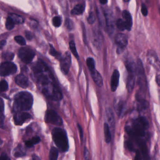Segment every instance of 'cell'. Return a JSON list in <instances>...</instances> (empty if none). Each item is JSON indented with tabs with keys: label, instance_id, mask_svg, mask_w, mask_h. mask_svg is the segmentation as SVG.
I'll return each mask as SVG.
<instances>
[{
	"label": "cell",
	"instance_id": "1",
	"mask_svg": "<svg viewBox=\"0 0 160 160\" xmlns=\"http://www.w3.org/2000/svg\"><path fill=\"white\" fill-rule=\"evenodd\" d=\"M34 77L41 92L46 97L54 101H60L63 95L49 67L43 62L38 61L32 67Z\"/></svg>",
	"mask_w": 160,
	"mask_h": 160
},
{
	"label": "cell",
	"instance_id": "2",
	"mask_svg": "<svg viewBox=\"0 0 160 160\" xmlns=\"http://www.w3.org/2000/svg\"><path fill=\"white\" fill-rule=\"evenodd\" d=\"M149 128V123L146 118H138L132 121L130 125L126 128L127 133L137 140L138 143L144 142L146 137V131Z\"/></svg>",
	"mask_w": 160,
	"mask_h": 160
},
{
	"label": "cell",
	"instance_id": "3",
	"mask_svg": "<svg viewBox=\"0 0 160 160\" xmlns=\"http://www.w3.org/2000/svg\"><path fill=\"white\" fill-rule=\"evenodd\" d=\"M34 98L31 93L27 91L19 92L14 98V110L17 112L29 111L33 106Z\"/></svg>",
	"mask_w": 160,
	"mask_h": 160
},
{
	"label": "cell",
	"instance_id": "4",
	"mask_svg": "<svg viewBox=\"0 0 160 160\" xmlns=\"http://www.w3.org/2000/svg\"><path fill=\"white\" fill-rule=\"evenodd\" d=\"M52 139L55 145L61 152H67L69 143L65 130L59 128H54L52 132Z\"/></svg>",
	"mask_w": 160,
	"mask_h": 160
},
{
	"label": "cell",
	"instance_id": "5",
	"mask_svg": "<svg viewBox=\"0 0 160 160\" xmlns=\"http://www.w3.org/2000/svg\"><path fill=\"white\" fill-rule=\"evenodd\" d=\"M45 122L48 124L55 126H61L63 125V120L61 117L54 110H49L46 112L45 116Z\"/></svg>",
	"mask_w": 160,
	"mask_h": 160
},
{
	"label": "cell",
	"instance_id": "6",
	"mask_svg": "<svg viewBox=\"0 0 160 160\" xmlns=\"http://www.w3.org/2000/svg\"><path fill=\"white\" fill-rule=\"evenodd\" d=\"M35 55L34 52L29 48H23L19 50V57L23 63L26 64L30 63L32 62Z\"/></svg>",
	"mask_w": 160,
	"mask_h": 160
},
{
	"label": "cell",
	"instance_id": "7",
	"mask_svg": "<svg viewBox=\"0 0 160 160\" xmlns=\"http://www.w3.org/2000/svg\"><path fill=\"white\" fill-rule=\"evenodd\" d=\"M17 71V66L10 62H6L1 64L0 74L2 77H6L15 74Z\"/></svg>",
	"mask_w": 160,
	"mask_h": 160
},
{
	"label": "cell",
	"instance_id": "8",
	"mask_svg": "<svg viewBox=\"0 0 160 160\" xmlns=\"http://www.w3.org/2000/svg\"><path fill=\"white\" fill-rule=\"evenodd\" d=\"M137 73L138 77V83L142 88L144 89L147 85L146 79L144 69L141 60H139L137 64Z\"/></svg>",
	"mask_w": 160,
	"mask_h": 160
},
{
	"label": "cell",
	"instance_id": "9",
	"mask_svg": "<svg viewBox=\"0 0 160 160\" xmlns=\"http://www.w3.org/2000/svg\"><path fill=\"white\" fill-rule=\"evenodd\" d=\"M71 64L70 54L67 52L64 57L60 58V66L62 72L65 75L68 74Z\"/></svg>",
	"mask_w": 160,
	"mask_h": 160
},
{
	"label": "cell",
	"instance_id": "10",
	"mask_svg": "<svg viewBox=\"0 0 160 160\" xmlns=\"http://www.w3.org/2000/svg\"><path fill=\"white\" fill-rule=\"evenodd\" d=\"M31 118L32 116L28 113L17 112L14 115V123L17 126H21L27 120Z\"/></svg>",
	"mask_w": 160,
	"mask_h": 160
},
{
	"label": "cell",
	"instance_id": "11",
	"mask_svg": "<svg viewBox=\"0 0 160 160\" xmlns=\"http://www.w3.org/2000/svg\"><path fill=\"white\" fill-rule=\"evenodd\" d=\"M116 43L118 47V51H122L126 47L128 44V39L126 36L123 33L117 34L115 37Z\"/></svg>",
	"mask_w": 160,
	"mask_h": 160
},
{
	"label": "cell",
	"instance_id": "12",
	"mask_svg": "<svg viewBox=\"0 0 160 160\" xmlns=\"http://www.w3.org/2000/svg\"><path fill=\"white\" fill-rule=\"evenodd\" d=\"M106 28L109 34L112 35L114 31V21L112 15L110 12L105 14Z\"/></svg>",
	"mask_w": 160,
	"mask_h": 160
},
{
	"label": "cell",
	"instance_id": "13",
	"mask_svg": "<svg viewBox=\"0 0 160 160\" xmlns=\"http://www.w3.org/2000/svg\"><path fill=\"white\" fill-rule=\"evenodd\" d=\"M120 74L117 70H115L112 75L111 79V89L112 91L115 92L117 89L119 85Z\"/></svg>",
	"mask_w": 160,
	"mask_h": 160
},
{
	"label": "cell",
	"instance_id": "14",
	"mask_svg": "<svg viewBox=\"0 0 160 160\" xmlns=\"http://www.w3.org/2000/svg\"><path fill=\"white\" fill-rule=\"evenodd\" d=\"M122 16L124 18V21L126 24V30L128 31H130L132 28V17L130 13L127 11V10H124L122 13Z\"/></svg>",
	"mask_w": 160,
	"mask_h": 160
},
{
	"label": "cell",
	"instance_id": "15",
	"mask_svg": "<svg viewBox=\"0 0 160 160\" xmlns=\"http://www.w3.org/2000/svg\"><path fill=\"white\" fill-rule=\"evenodd\" d=\"M125 102L121 98H117L115 100L114 102V108L116 114L118 116H120L122 114V112L124 110Z\"/></svg>",
	"mask_w": 160,
	"mask_h": 160
},
{
	"label": "cell",
	"instance_id": "16",
	"mask_svg": "<svg viewBox=\"0 0 160 160\" xmlns=\"http://www.w3.org/2000/svg\"><path fill=\"white\" fill-rule=\"evenodd\" d=\"M15 82L16 83L22 88H27L29 86V80L27 77L24 75H18L15 78Z\"/></svg>",
	"mask_w": 160,
	"mask_h": 160
},
{
	"label": "cell",
	"instance_id": "17",
	"mask_svg": "<svg viewBox=\"0 0 160 160\" xmlns=\"http://www.w3.org/2000/svg\"><path fill=\"white\" fill-rule=\"evenodd\" d=\"M90 72L92 78L96 84L99 87H102L103 85V79L101 74L96 70V69L91 70Z\"/></svg>",
	"mask_w": 160,
	"mask_h": 160
},
{
	"label": "cell",
	"instance_id": "18",
	"mask_svg": "<svg viewBox=\"0 0 160 160\" xmlns=\"http://www.w3.org/2000/svg\"><path fill=\"white\" fill-rule=\"evenodd\" d=\"M128 73L129 75L127 78V81L126 87L129 93H131V92H132L133 88H134L136 73L130 72V73Z\"/></svg>",
	"mask_w": 160,
	"mask_h": 160
},
{
	"label": "cell",
	"instance_id": "19",
	"mask_svg": "<svg viewBox=\"0 0 160 160\" xmlns=\"http://www.w3.org/2000/svg\"><path fill=\"white\" fill-rule=\"evenodd\" d=\"M26 152L21 145L19 144L15 148L13 155L16 158H22L26 156Z\"/></svg>",
	"mask_w": 160,
	"mask_h": 160
},
{
	"label": "cell",
	"instance_id": "20",
	"mask_svg": "<svg viewBox=\"0 0 160 160\" xmlns=\"http://www.w3.org/2000/svg\"><path fill=\"white\" fill-rule=\"evenodd\" d=\"M149 103L147 101L144 99H140L137 102V109L139 111H142L147 110L149 108Z\"/></svg>",
	"mask_w": 160,
	"mask_h": 160
},
{
	"label": "cell",
	"instance_id": "21",
	"mask_svg": "<svg viewBox=\"0 0 160 160\" xmlns=\"http://www.w3.org/2000/svg\"><path fill=\"white\" fill-rule=\"evenodd\" d=\"M106 116L108 123L111 126L115 124V117L113 112L111 108H108L106 110Z\"/></svg>",
	"mask_w": 160,
	"mask_h": 160
},
{
	"label": "cell",
	"instance_id": "22",
	"mask_svg": "<svg viewBox=\"0 0 160 160\" xmlns=\"http://www.w3.org/2000/svg\"><path fill=\"white\" fill-rule=\"evenodd\" d=\"M104 133L105 142L107 143H110L111 141V134L109 125L106 123L104 124Z\"/></svg>",
	"mask_w": 160,
	"mask_h": 160
},
{
	"label": "cell",
	"instance_id": "23",
	"mask_svg": "<svg viewBox=\"0 0 160 160\" xmlns=\"http://www.w3.org/2000/svg\"><path fill=\"white\" fill-rule=\"evenodd\" d=\"M40 138L39 136H35L33 137L31 140H28L25 142V145L28 148L33 147L35 145L37 144L40 142Z\"/></svg>",
	"mask_w": 160,
	"mask_h": 160
},
{
	"label": "cell",
	"instance_id": "24",
	"mask_svg": "<svg viewBox=\"0 0 160 160\" xmlns=\"http://www.w3.org/2000/svg\"><path fill=\"white\" fill-rule=\"evenodd\" d=\"M85 10V6L82 4H79L76 5L75 7L72 9L71 13L72 15H80L83 13Z\"/></svg>",
	"mask_w": 160,
	"mask_h": 160
},
{
	"label": "cell",
	"instance_id": "25",
	"mask_svg": "<svg viewBox=\"0 0 160 160\" xmlns=\"http://www.w3.org/2000/svg\"><path fill=\"white\" fill-rule=\"evenodd\" d=\"M8 17L13 20L15 24H22L24 22V19L23 18L18 14L11 13L8 15Z\"/></svg>",
	"mask_w": 160,
	"mask_h": 160
},
{
	"label": "cell",
	"instance_id": "26",
	"mask_svg": "<svg viewBox=\"0 0 160 160\" xmlns=\"http://www.w3.org/2000/svg\"><path fill=\"white\" fill-rule=\"evenodd\" d=\"M59 150L56 148L52 147L50 149L49 158V160H58Z\"/></svg>",
	"mask_w": 160,
	"mask_h": 160
},
{
	"label": "cell",
	"instance_id": "27",
	"mask_svg": "<svg viewBox=\"0 0 160 160\" xmlns=\"http://www.w3.org/2000/svg\"><path fill=\"white\" fill-rule=\"evenodd\" d=\"M101 38L100 35L98 33H94L93 35V42L94 45L97 48L101 46Z\"/></svg>",
	"mask_w": 160,
	"mask_h": 160
},
{
	"label": "cell",
	"instance_id": "28",
	"mask_svg": "<svg viewBox=\"0 0 160 160\" xmlns=\"http://www.w3.org/2000/svg\"><path fill=\"white\" fill-rule=\"evenodd\" d=\"M86 64L89 71L95 69V63L93 58H90V57L87 58L86 60Z\"/></svg>",
	"mask_w": 160,
	"mask_h": 160
},
{
	"label": "cell",
	"instance_id": "29",
	"mask_svg": "<svg viewBox=\"0 0 160 160\" xmlns=\"http://www.w3.org/2000/svg\"><path fill=\"white\" fill-rule=\"evenodd\" d=\"M70 48V50L72 52V54L74 56L77 58V59H79V55L78 54V52L77 51V49L76 48V45L74 41H70L69 43Z\"/></svg>",
	"mask_w": 160,
	"mask_h": 160
},
{
	"label": "cell",
	"instance_id": "30",
	"mask_svg": "<svg viewBox=\"0 0 160 160\" xmlns=\"http://www.w3.org/2000/svg\"><path fill=\"white\" fill-rule=\"evenodd\" d=\"M15 22L9 17H8L6 22V28L8 30H12L15 27Z\"/></svg>",
	"mask_w": 160,
	"mask_h": 160
},
{
	"label": "cell",
	"instance_id": "31",
	"mask_svg": "<svg viewBox=\"0 0 160 160\" xmlns=\"http://www.w3.org/2000/svg\"><path fill=\"white\" fill-rule=\"evenodd\" d=\"M116 25L117 28L121 31L126 30V24L125 21L122 19H118L116 22Z\"/></svg>",
	"mask_w": 160,
	"mask_h": 160
},
{
	"label": "cell",
	"instance_id": "32",
	"mask_svg": "<svg viewBox=\"0 0 160 160\" xmlns=\"http://www.w3.org/2000/svg\"><path fill=\"white\" fill-rule=\"evenodd\" d=\"M3 57L7 62H11L14 59V54L12 52H7L3 53Z\"/></svg>",
	"mask_w": 160,
	"mask_h": 160
},
{
	"label": "cell",
	"instance_id": "33",
	"mask_svg": "<svg viewBox=\"0 0 160 160\" xmlns=\"http://www.w3.org/2000/svg\"><path fill=\"white\" fill-rule=\"evenodd\" d=\"M15 40L18 44L20 46H24L26 45V41L23 37L21 36H17L15 37Z\"/></svg>",
	"mask_w": 160,
	"mask_h": 160
},
{
	"label": "cell",
	"instance_id": "34",
	"mask_svg": "<svg viewBox=\"0 0 160 160\" xmlns=\"http://www.w3.org/2000/svg\"><path fill=\"white\" fill-rule=\"evenodd\" d=\"M62 20L60 17L56 16L53 18V24L55 27H59L61 26Z\"/></svg>",
	"mask_w": 160,
	"mask_h": 160
},
{
	"label": "cell",
	"instance_id": "35",
	"mask_svg": "<svg viewBox=\"0 0 160 160\" xmlns=\"http://www.w3.org/2000/svg\"><path fill=\"white\" fill-rule=\"evenodd\" d=\"M8 86L7 82L5 80H3L1 82L0 90L1 92H5L8 89Z\"/></svg>",
	"mask_w": 160,
	"mask_h": 160
},
{
	"label": "cell",
	"instance_id": "36",
	"mask_svg": "<svg viewBox=\"0 0 160 160\" xmlns=\"http://www.w3.org/2000/svg\"><path fill=\"white\" fill-rule=\"evenodd\" d=\"M65 26L68 30L71 31L74 28V24L73 21L70 19H67L65 21Z\"/></svg>",
	"mask_w": 160,
	"mask_h": 160
},
{
	"label": "cell",
	"instance_id": "37",
	"mask_svg": "<svg viewBox=\"0 0 160 160\" xmlns=\"http://www.w3.org/2000/svg\"><path fill=\"white\" fill-rule=\"evenodd\" d=\"M49 53L51 55L54 56V57H59L60 56V54L55 50L53 46L51 45H50Z\"/></svg>",
	"mask_w": 160,
	"mask_h": 160
},
{
	"label": "cell",
	"instance_id": "38",
	"mask_svg": "<svg viewBox=\"0 0 160 160\" xmlns=\"http://www.w3.org/2000/svg\"><path fill=\"white\" fill-rule=\"evenodd\" d=\"M95 15L93 12H91L87 18V22L89 24H92L95 23Z\"/></svg>",
	"mask_w": 160,
	"mask_h": 160
},
{
	"label": "cell",
	"instance_id": "39",
	"mask_svg": "<svg viewBox=\"0 0 160 160\" xmlns=\"http://www.w3.org/2000/svg\"><path fill=\"white\" fill-rule=\"evenodd\" d=\"M78 128L79 129V133H80V139L81 143L82 144L84 140V132L80 124H78Z\"/></svg>",
	"mask_w": 160,
	"mask_h": 160
},
{
	"label": "cell",
	"instance_id": "40",
	"mask_svg": "<svg viewBox=\"0 0 160 160\" xmlns=\"http://www.w3.org/2000/svg\"><path fill=\"white\" fill-rule=\"evenodd\" d=\"M84 159L85 160H90V153H89V150H88V148L85 147L84 148Z\"/></svg>",
	"mask_w": 160,
	"mask_h": 160
},
{
	"label": "cell",
	"instance_id": "41",
	"mask_svg": "<svg viewBox=\"0 0 160 160\" xmlns=\"http://www.w3.org/2000/svg\"><path fill=\"white\" fill-rule=\"evenodd\" d=\"M142 12L144 16L146 17L148 15V9L145 4L142 3Z\"/></svg>",
	"mask_w": 160,
	"mask_h": 160
},
{
	"label": "cell",
	"instance_id": "42",
	"mask_svg": "<svg viewBox=\"0 0 160 160\" xmlns=\"http://www.w3.org/2000/svg\"><path fill=\"white\" fill-rule=\"evenodd\" d=\"M126 147L128 148L130 151H132L134 150V146H133V143L131 141H126Z\"/></svg>",
	"mask_w": 160,
	"mask_h": 160
},
{
	"label": "cell",
	"instance_id": "43",
	"mask_svg": "<svg viewBox=\"0 0 160 160\" xmlns=\"http://www.w3.org/2000/svg\"><path fill=\"white\" fill-rule=\"evenodd\" d=\"M142 153L141 151L137 150L136 151L134 160H142Z\"/></svg>",
	"mask_w": 160,
	"mask_h": 160
},
{
	"label": "cell",
	"instance_id": "44",
	"mask_svg": "<svg viewBox=\"0 0 160 160\" xmlns=\"http://www.w3.org/2000/svg\"><path fill=\"white\" fill-rule=\"evenodd\" d=\"M25 37L28 40H31L33 38V35L31 32L29 31H25Z\"/></svg>",
	"mask_w": 160,
	"mask_h": 160
},
{
	"label": "cell",
	"instance_id": "45",
	"mask_svg": "<svg viewBox=\"0 0 160 160\" xmlns=\"http://www.w3.org/2000/svg\"><path fill=\"white\" fill-rule=\"evenodd\" d=\"M0 160H11L9 157L5 153H3L1 154Z\"/></svg>",
	"mask_w": 160,
	"mask_h": 160
},
{
	"label": "cell",
	"instance_id": "46",
	"mask_svg": "<svg viewBox=\"0 0 160 160\" xmlns=\"http://www.w3.org/2000/svg\"><path fill=\"white\" fill-rule=\"evenodd\" d=\"M4 117L3 113H1V126L3 128L4 126Z\"/></svg>",
	"mask_w": 160,
	"mask_h": 160
},
{
	"label": "cell",
	"instance_id": "47",
	"mask_svg": "<svg viewBox=\"0 0 160 160\" xmlns=\"http://www.w3.org/2000/svg\"><path fill=\"white\" fill-rule=\"evenodd\" d=\"M0 106H1V113H3L4 112V102L2 98H1Z\"/></svg>",
	"mask_w": 160,
	"mask_h": 160
},
{
	"label": "cell",
	"instance_id": "48",
	"mask_svg": "<svg viewBox=\"0 0 160 160\" xmlns=\"http://www.w3.org/2000/svg\"><path fill=\"white\" fill-rule=\"evenodd\" d=\"M32 160H40V158L36 154H33L32 156Z\"/></svg>",
	"mask_w": 160,
	"mask_h": 160
},
{
	"label": "cell",
	"instance_id": "49",
	"mask_svg": "<svg viewBox=\"0 0 160 160\" xmlns=\"http://www.w3.org/2000/svg\"><path fill=\"white\" fill-rule=\"evenodd\" d=\"M156 81H157V83L160 86V75L157 76L156 78Z\"/></svg>",
	"mask_w": 160,
	"mask_h": 160
},
{
	"label": "cell",
	"instance_id": "50",
	"mask_svg": "<svg viewBox=\"0 0 160 160\" xmlns=\"http://www.w3.org/2000/svg\"><path fill=\"white\" fill-rule=\"evenodd\" d=\"M6 44V41L5 40H3L1 41V48H2V47L4 46Z\"/></svg>",
	"mask_w": 160,
	"mask_h": 160
},
{
	"label": "cell",
	"instance_id": "51",
	"mask_svg": "<svg viewBox=\"0 0 160 160\" xmlns=\"http://www.w3.org/2000/svg\"><path fill=\"white\" fill-rule=\"evenodd\" d=\"M99 1L101 4H106L108 2V0H99Z\"/></svg>",
	"mask_w": 160,
	"mask_h": 160
},
{
	"label": "cell",
	"instance_id": "52",
	"mask_svg": "<svg viewBox=\"0 0 160 160\" xmlns=\"http://www.w3.org/2000/svg\"><path fill=\"white\" fill-rule=\"evenodd\" d=\"M124 2H129L130 0H124Z\"/></svg>",
	"mask_w": 160,
	"mask_h": 160
},
{
	"label": "cell",
	"instance_id": "53",
	"mask_svg": "<svg viewBox=\"0 0 160 160\" xmlns=\"http://www.w3.org/2000/svg\"><path fill=\"white\" fill-rule=\"evenodd\" d=\"M159 14L160 15V5L159 6Z\"/></svg>",
	"mask_w": 160,
	"mask_h": 160
}]
</instances>
